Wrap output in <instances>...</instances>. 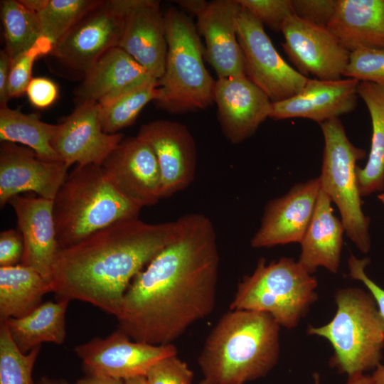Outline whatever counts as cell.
<instances>
[{"label": "cell", "instance_id": "cell-17", "mask_svg": "<svg viewBox=\"0 0 384 384\" xmlns=\"http://www.w3.org/2000/svg\"><path fill=\"white\" fill-rule=\"evenodd\" d=\"M101 166L115 187L142 208L161 199L157 159L150 146L137 136L123 139Z\"/></svg>", "mask_w": 384, "mask_h": 384}, {"label": "cell", "instance_id": "cell-46", "mask_svg": "<svg viewBox=\"0 0 384 384\" xmlns=\"http://www.w3.org/2000/svg\"><path fill=\"white\" fill-rule=\"evenodd\" d=\"M47 0H21L20 1L28 9L37 13L46 4Z\"/></svg>", "mask_w": 384, "mask_h": 384}, {"label": "cell", "instance_id": "cell-40", "mask_svg": "<svg viewBox=\"0 0 384 384\" xmlns=\"http://www.w3.org/2000/svg\"><path fill=\"white\" fill-rule=\"evenodd\" d=\"M23 240L19 230L9 229L0 233V267L14 266L21 263L23 255Z\"/></svg>", "mask_w": 384, "mask_h": 384}, {"label": "cell", "instance_id": "cell-15", "mask_svg": "<svg viewBox=\"0 0 384 384\" xmlns=\"http://www.w3.org/2000/svg\"><path fill=\"white\" fill-rule=\"evenodd\" d=\"M68 167L61 161H46L23 145L2 142L0 146V206L14 196L34 192L53 200L65 182Z\"/></svg>", "mask_w": 384, "mask_h": 384}, {"label": "cell", "instance_id": "cell-18", "mask_svg": "<svg viewBox=\"0 0 384 384\" xmlns=\"http://www.w3.org/2000/svg\"><path fill=\"white\" fill-rule=\"evenodd\" d=\"M213 102L222 132L233 144H239L254 134L270 117L272 101L247 76L218 78Z\"/></svg>", "mask_w": 384, "mask_h": 384}, {"label": "cell", "instance_id": "cell-43", "mask_svg": "<svg viewBox=\"0 0 384 384\" xmlns=\"http://www.w3.org/2000/svg\"><path fill=\"white\" fill-rule=\"evenodd\" d=\"M76 384H124V380L111 377L90 375L79 380Z\"/></svg>", "mask_w": 384, "mask_h": 384}, {"label": "cell", "instance_id": "cell-11", "mask_svg": "<svg viewBox=\"0 0 384 384\" xmlns=\"http://www.w3.org/2000/svg\"><path fill=\"white\" fill-rule=\"evenodd\" d=\"M75 352L90 375L122 380L146 376L159 360L177 354L173 343L152 345L136 341L120 330L105 338H95L78 345Z\"/></svg>", "mask_w": 384, "mask_h": 384}, {"label": "cell", "instance_id": "cell-14", "mask_svg": "<svg viewBox=\"0 0 384 384\" xmlns=\"http://www.w3.org/2000/svg\"><path fill=\"white\" fill-rule=\"evenodd\" d=\"M123 137L119 132H105L99 103L85 101L58 124L51 145L68 168L74 164L101 166Z\"/></svg>", "mask_w": 384, "mask_h": 384}, {"label": "cell", "instance_id": "cell-41", "mask_svg": "<svg viewBox=\"0 0 384 384\" xmlns=\"http://www.w3.org/2000/svg\"><path fill=\"white\" fill-rule=\"evenodd\" d=\"M26 95L31 104L39 109L52 105L58 95L56 84L47 78H32L26 88Z\"/></svg>", "mask_w": 384, "mask_h": 384}, {"label": "cell", "instance_id": "cell-38", "mask_svg": "<svg viewBox=\"0 0 384 384\" xmlns=\"http://www.w3.org/2000/svg\"><path fill=\"white\" fill-rule=\"evenodd\" d=\"M291 5L297 17L327 28L336 11L338 0H291Z\"/></svg>", "mask_w": 384, "mask_h": 384}, {"label": "cell", "instance_id": "cell-9", "mask_svg": "<svg viewBox=\"0 0 384 384\" xmlns=\"http://www.w3.org/2000/svg\"><path fill=\"white\" fill-rule=\"evenodd\" d=\"M237 36L247 77L276 102L297 94L308 78L290 66L277 51L264 26L240 5Z\"/></svg>", "mask_w": 384, "mask_h": 384}, {"label": "cell", "instance_id": "cell-1", "mask_svg": "<svg viewBox=\"0 0 384 384\" xmlns=\"http://www.w3.org/2000/svg\"><path fill=\"white\" fill-rule=\"evenodd\" d=\"M174 239L133 279L115 316L131 339L167 345L209 316L220 257L212 221L201 213L176 220Z\"/></svg>", "mask_w": 384, "mask_h": 384}, {"label": "cell", "instance_id": "cell-10", "mask_svg": "<svg viewBox=\"0 0 384 384\" xmlns=\"http://www.w3.org/2000/svg\"><path fill=\"white\" fill-rule=\"evenodd\" d=\"M123 28L120 0H100L55 43L50 54L84 76L105 52L119 46Z\"/></svg>", "mask_w": 384, "mask_h": 384}, {"label": "cell", "instance_id": "cell-34", "mask_svg": "<svg viewBox=\"0 0 384 384\" xmlns=\"http://www.w3.org/2000/svg\"><path fill=\"white\" fill-rule=\"evenodd\" d=\"M343 76L384 85V47L360 48L350 53Z\"/></svg>", "mask_w": 384, "mask_h": 384}, {"label": "cell", "instance_id": "cell-23", "mask_svg": "<svg viewBox=\"0 0 384 384\" xmlns=\"http://www.w3.org/2000/svg\"><path fill=\"white\" fill-rule=\"evenodd\" d=\"M83 78L76 92L80 102H100L155 79L119 46L105 52Z\"/></svg>", "mask_w": 384, "mask_h": 384}, {"label": "cell", "instance_id": "cell-28", "mask_svg": "<svg viewBox=\"0 0 384 384\" xmlns=\"http://www.w3.org/2000/svg\"><path fill=\"white\" fill-rule=\"evenodd\" d=\"M357 93L370 115L372 138L368 159L363 168L357 167L361 197L384 189V85L361 81Z\"/></svg>", "mask_w": 384, "mask_h": 384}, {"label": "cell", "instance_id": "cell-19", "mask_svg": "<svg viewBox=\"0 0 384 384\" xmlns=\"http://www.w3.org/2000/svg\"><path fill=\"white\" fill-rule=\"evenodd\" d=\"M124 28L119 47L155 79L165 70L167 41L160 3L154 0H120Z\"/></svg>", "mask_w": 384, "mask_h": 384}, {"label": "cell", "instance_id": "cell-49", "mask_svg": "<svg viewBox=\"0 0 384 384\" xmlns=\"http://www.w3.org/2000/svg\"><path fill=\"white\" fill-rule=\"evenodd\" d=\"M39 384H69L65 381L53 380L50 379H43L40 381Z\"/></svg>", "mask_w": 384, "mask_h": 384}, {"label": "cell", "instance_id": "cell-27", "mask_svg": "<svg viewBox=\"0 0 384 384\" xmlns=\"http://www.w3.org/2000/svg\"><path fill=\"white\" fill-rule=\"evenodd\" d=\"M70 301L42 303L27 315L5 321L18 348L27 353L42 343L60 345L66 336L65 314Z\"/></svg>", "mask_w": 384, "mask_h": 384}, {"label": "cell", "instance_id": "cell-25", "mask_svg": "<svg viewBox=\"0 0 384 384\" xmlns=\"http://www.w3.org/2000/svg\"><path fill=\"white\" fill-rule=\"evenodd\" d=\"M327 28L350 53L384 47V0H338Z\"/></svg>", "mask_w": 384, "mask_h": 384}, {"label": "cell", "instance_id": "cell-8", "mask_svg": "<svg viewBox=\"0 0 384 384\" xmlns=\"http://www.w3.org/2000/svg\"><path fill=\"white\" fill-rule=\"evenodd\" d=\"M319 125L324 140L319 176L321 190L338 208L348 238L361 252L367 253L371 245L370 219L362 209L357 178V162L366 153L350 142L338 118Z\"/></svg>", "mask_w": 384, "mask_h": 384}, {"label": "cell", "instance_id": "cell-52", "mask_svg": "<svg viewBox=\"0 0 384 384\" xmlns=\"http://www.w3.org/2000/svg\"><path fill=\"white\" fill-rule=\"evenodd\" d=\"M378 198L380 202L384 205V191H383L378 195Z\"/></svg>", "mask_w": 384, "mask_h": 384}, {"label": "cell", "instance_id": "cell-24", "mask_svg": "<svg viewBox=\"0 0 384 384\" xmlns=\"http://www.w3.org/2000/svg\"><path fill=\"white\" fill-rule=\"evenodd\" d=\"M331 201L321 190L311 223L300 242L299 263L311 274L324 267L338 272L345 229L334 215Z\"/></svg>", "mask_w": 384, "mask_h": 384}, {"label": "cell", "instance_id": "cell-3", "mask_svg": "<svg viewBox=\"0 0 384 384\" xmlns=\"http://www.w3.org/2000/svg\"><path fill=\"white\" fill-rule=\"evenodd\" d=\"M279 329L265 312H227L208 334L198 356L204 378L215 384H244L265 376L279 359Z\"/></svg>", "mask_w": 384, "mask_h": 384}, {"label": "cell", "instance_id": "cell-44", "mask_svg": "<svg viewBox=\"0 0 384 384\" xmlns=\"http://www.w3.org/2000/svg\"><path fill=\"white\" fill-rule=\"evenodd\" d=\"M176 2L196 16L206 8L208 3L203 0H182Z\"/></svg>", "mask_w": 384, "mask_h": 384}, {"label": "cell", "instance_id": "cell-42", "mask_svg": "<svg viewBox=\"0 0 384 384\" xmlns=\"http://www.w3.org/2000/svg\"><path fill=\"white\" fill-rule=\"evenodd\" d=\"M11 60L3 49L0 51V107L7 105L9 100L7 90Z\"/></svg>", "mask_w": 384, "mask_h": 384}, {"label": "cell", "instance_id": "cell-39", "mask_svg": "<svg viewBox=\"0 0 384 384\" xmlns=\"http://www.w3.org/2000/svg\"><path fill=\"white\" fill-rule=\"evenodd\" d=\"M370 263V259H359L351 255L348 260L350 277L361 282L374 298L379 312L384 321V289L372 280L366 273V267Z\"/></svg>", "mask_w": 384, "mask_h": 384}, {"label": "cell", "instance_id": "cell-31", "mask_svg": "<svg viewBox=\"0 0 384 384\" xmlns=\"http://www.w3.org/2000/svg\"><path fill=\"white\" fill-rule=\"evenodd\" d=\"M5 48L11 60L33 47L42 38L36 13L20 1H1Z\"/></svg>", "mask_w": 384, "mask_h": 384}, {"label": "cell", "instance_id": "cell-37", "mask_svg": "<svg viewBox=\"0 0 384 384\" xmlns=\"http://www.w3.org/2000/svg\"><path fill=\"white\" fill-rule=\"evenodd\" d=\"M145 378L148 384H192L193 373L174 354L156 362Z\"/></svg>", "mask_w": 384, "mask_h": 384}, {"label": "cell", "instance_id": "cell-36", "mask_svg": "<svg viewBox=\"0 0 384 384\" xmlns=\"http://www.w3.org/2000/svg\"><path fill=\"white\" fill-rule=\"evenodd\" d=\"M263 26L281 31L285 19L293 14L291 0H237Z\"/></svg>", "mask_w": 384, "mask_h": 384}, {"label": "cell", "instance_id": "cell-6", "mask_svg": "<svg viewBox=\"0 0 384 384\" xmlns=\"http://www.w3.org/2000/svg\"><path fill=\"white\" fill-rule=\"evenodd\" d=\"M167 41L165 70L159 80L157 105L181 114L204 110L213 102L215 80L203 63V48L193 21L174 7L164 14Z\"/></svg>", "mask_w": 384, "mask_h": 384}, {"label": "cell", "instance_id": "cell-22", "mask_svg": "<svg viewBox=\"0 0 384 384\" xmlns=\"http://www.w3.org/2000/svg\"><path fill=\"white\" fill-rule=\"evenodd\" d=\"M8 203L16 213L23 240L21 264L36 270L50 281L53 265L60 250L53 216V200L17 195Z\"/></svg>", "mask_w": 384, "mask_h": 384}, {"label": "cell", "instance_id": "cell-7", "mask_svg": "<svg viewBox=\"0 0 384 384\" xmlns=\"http://www.w3.org/2000/svg\"><path fill=\"white\" fill-rule=\"evenodd\" d=\"M317 284L316 278L291 257L270 263L260 258L254 272L238 284L230 309L265 312L280 326L292 329L316 301Z\"/></svg>", "mask_w": 384, "mask_h": 384}, {"label": "cell", "instance_id": "cell-33", "mask_svg": "<svg viewBox=\"0 0 384 384\" xmlns=\"http://www.w3.org/2000/svg\"><path fill=\"white\" fill-rule=\"evenodd\" d=\"M41 348L22 353L6 323L0 322V384H33L32 371Z\"/></svg>", "mask_w": 384, "mask_h": 384}, {"label": "cell", "instance_id": "cell-30", "mask_svg": "<svg viewBox=\"0 0 384 384\" xmlns=\"http://www.w3.org/2000/svg\"><path fill=\"white\" fill-rule=\"evenodd\" d=\"M160 96L159 80L151 79L98 102L103 131L116 134L132 125L142 109L149 102L157 101Z\"/></svg>", "mask_w": 384, "mask_h": 384}, {"label": "cell", "instance_id": "cell-5", "mask_svg": "<svg viewBox=\"0 0 384 384\" xmlns=\"http://www.w3.org/2000/svg\"><path fill=\"white\" fill-rule=\"evenodd\" d=\"M336 312L321 326H309L307 334L326 339L334 354L330 365L348 376L375 368L382 359L384 321L369 292L356 287L336 291Z\"/></svg>", "mask_w": 384, "mask_h": 384}, {"label": "cell", "instance_id": "cell-29", "mask_svg": "<svg viewBox=\"0 0 384 384\" xmlns=\"http://www.w3.org/2000/svg\"><path fill=\"white\" fill-rule=\"evenodd\" d=\"M58 124L42 122L36 114H23L18 110L0 107V140L20 144L32 149L46 161H61L51 141Z\"/></svg>", "mask_w": 384, "mask_h": 384}, {"label": "cell", "instance_id": "cell-50", "mask_svg": "<svg viewBox=\"0 0 384 384\" xmlns=\"http://www.w3.org/2000/svg\"><path fill=\"white\" fill-rule=\"evenodd\" d=\"M314 384H321L320 382V375L318 373H314L313 374Z\"/></svg>", "mask_w": 384, "mask_h": 384}, {"label": "cell", "instance_id": "cell-4", "mask_svg": "<svg viewBox=\"0 0 384 384\" xmlns=\"http://www.w3.org/2000/svg\"><path fill=\"white\" fill-rule=\"evenodd\" d=\"M142 207L124 196L100 165L77 166L53 200L60 249L122 220L138 218Z\"/></svg>", "mask_w": 384, "mask_h": 384}, {"label": "cell", "instance_id": "cell-13", "mask_svg": "<svg viewBox=\"0 0 384 384\" xmlns=\"http://www.w3.org/2000/svg\"><path fill=\"white\" fill-rule=\"evenodd\" d=\"M154 151L161 175L160 198L186 188L194 180L196 146L188 127L181 122L159 119L143 124L137 135Z\"/></svg>", "mask_w": 384, "mask_h": 384}, {"label": "cell", "instance_id": "cell-45", "mask_svg": "<svg viewBox=\"0 0 384 384\" xmlns=\"http://www.w3.org/2000/svg\"><path fill=\"white\" fill-rule=\"evenodd\" d=\"M345 384H375L371 376L364 373H358L348 376V380Z\"/></svg>", "mask_w": 384, "mask_h": 384}, {"label": "cell", "instance_id": "cell-2", "mask_svg": "<svg viewBox=\"0 0 384 384\" xmlns=\"http://www.w3.org/2000/svg\"><path fill=\"white\" fill-rule=\"evenodd\" d=\"M176 221L120 220L60 249L51 271L58 300H80L116 316L134 277L175 238Z\"/></svg>", "mask_w": 384, "mask_h": 384}, {"label": "cell", "instance_id": "cell-47", "mask_svg": "<svg viewBox=\"0 0 384 384\" xmlns=\"http://www.w3.org/2000/svg\"><path fill=\"white\" fill-rule=\"evenodd\" d=\"M375 384H384V365L379 364L371 375Z\"/></svg>", "mask_w": 384, "mask_h": 384}, {"label": "cell", "instance_id": "cell-51", "mask_svg": "<svg viewBox=\"0 0 384 384\" xmlns=\"http://www.w3.org/2000/svg\"><path fill=\"white\" fill-rule=\"evenodd\" d=\"M198 384H215V383H214L213 382H212L211 380L208 379L204 378Z\"/></svg>", "mask_w": 384, "mask_h": 384}, {"label": "cell", "instance_id": "cell-32", "mask_svg": "<svg viewBox=\"0 0 384 384\" xmlns=\"http://www.w3.org/2000/svg\"><path fill=\"white\" fill-rule=\"evenodd\" d=\"M99 0H47L36 13L42 36L53 46Z\"/></svg>", "mask_w": 384, "mask_h": 384}, {"label": "cell", "instance_id": "cell-35", "mask_svg": "<svg viewBox=\"0 0 384 384\" xmlns=\"http://www.w3.org/2000/svg\"><path fill=\"white\" fill-rule=\"evenodd\" d=\"M53 45L42 38L33 47L11 60L8 84L9 100L23 95L31 80L32 69L37 58L50 54Z\"/></svg>", "mask_w": 384, "mask_h": 384}, {"label": "cell", "instance_id": "cell-21", "mask_svg": "<svg viewBox=\"0 0 384 384\" xmlns=\"http://www.w3.org/2000/svg\"><path fill=\"white\" fill-rule=\"evenodd\" d=\"M237 0L208 2L196 16L198 31L203 36L205 54L218 78L247 76L243 55L237 36Z\"/></svg>", "mask_w": 384, "mask_h": 384}, {"label": "cell", "instance_id": "cell-48", "mask_svg": "<svg viewBox=\"0 0 384 384\" xmlns=\"http://www.w3.org/2000/svg\"><path fill=\"white\" fill-rule=\"evenodd\" d=\"M124 384H148L145 376H139L124 380Z\"/></svg>", "mask_w": 384, "mask_h": 384}, {"label": "cell", "instance_id": "cell-16", "mask_svg": "<svg viewBox=\"0 0 384 384\" xmlns=\"http://www.w3.org/2000/svg\"><path fill=\"white\" fill-rule=\"evenodd\" d=\"M320 190L318 177L297 183L285 195L270 201L251 239V246L262 248L300 243L313 217Z\"/></svg>", "mask_w": 384, "mask_h": 384}, {"label": "cell", "instance_id": "cell-12", "mask_svg": "<svg viewBox=\"0 0 384 384\" xmlns=\"http://www.w3.org/2000/svg\"><path fill=\"white\" fill-rule=\"evenodd\" d=\"M282 46L297 70L322 80L341 79L350 52L326 28L306 22L292 14L284 21Z\"/></svg>", "mask_w": 384, "mask_h": 384}, {"label": "cell", "instance_id": "cell-20", "mask_svg": "<svg viewBox=\"0 0 384 384\" xmlns=\"http://www.w3.org/2000/svg\"><path fill=\"white\" fill-rule=\"evenodd\" d=\"M359 81L347 78L322 80L309 78L297 94L272 102L270 118L309 119L321 124L352 112L357 105Z\"/></svg>", "mask_w": 384, "mask_h": 384}, {"label": "cell", "instance_id": "cell-26", "mask_svg": "<svg viewBox=\"0 0 384 384\" xmlns=\"http://www.w3.org/2000/svg\"><path fill=\"white\" fill-rule=\"evenodd\" d=\"M48 292L51 282L36 270L22 264L0 267V322L31 313Z\"/></svg>", "mask_w": 384, "mask_h": 384}]
</instances>
